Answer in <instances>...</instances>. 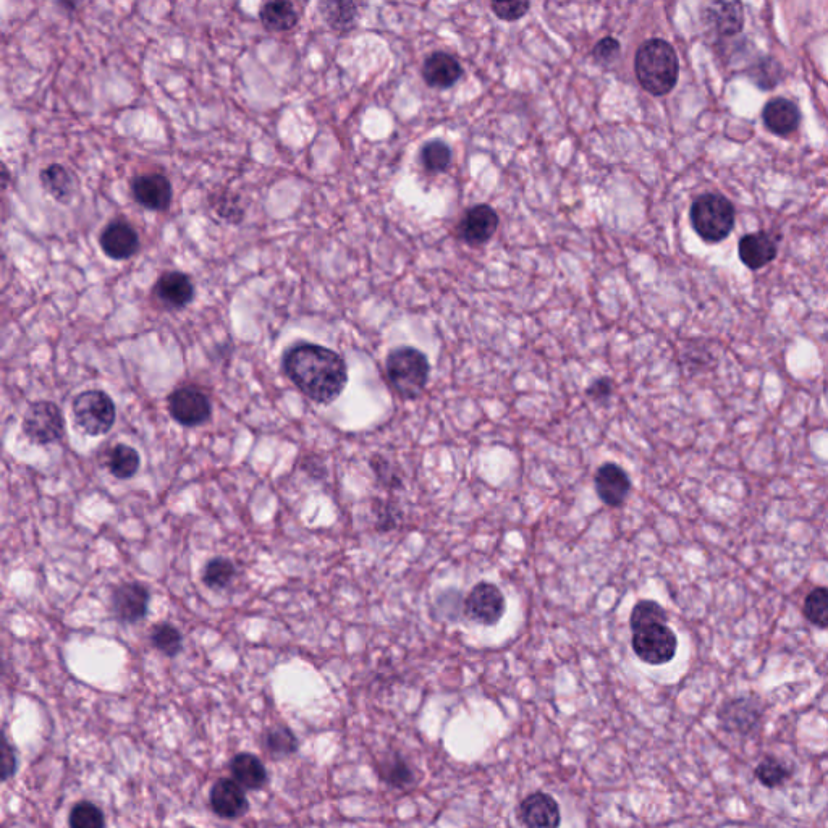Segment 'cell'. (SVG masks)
Masks as SVG:
<instances>
[{"mask_svg":"<svg viewBox=\"0 0 828 828\" xmlns=\"http://www.w3.org/2000/svg\"><path fill=\"white\" fill-rule=\"evenodd\" d=\"M288 379L317 403H332L347 387L348 369L342 356L314 343H296L284 356Z\"/></svg>","mask_w":828,"mask_h":828,"instance_id":"6da1fadb","label":"cell"},{"mask_svg":"<svg viewBox=\"0 0 828 828\" xmlns=\"http://www.w3.org/2000/svg\"><path fill=\"white\" fill-rule=\"evenodd\" d=\"M634 72L647 93L665 96L675 88L680 72L675 49L664 39H649L636 52Z\"/></svg>","mask_w":828,"mask_h":828,"instance_id":"7a4b0ae2","label":"cell"},{"mask_svg":"<svg viewBox=\"0 0 828 828\" xmlns=\"http://www.w3.org/2000/svg\"><path fill=\"white\" fill-rule=\"evenodd\" d=\"M387 377L395 392L403 398H418L429 379V361L416 348L400 347L387 356Z\"/></svg>","mask_w":828,"mask_h":828,"instance_id":"3957f363","label":"cell"},{"mask_svg":"<svg viewBox=\"0 0 828 828\" xmlns=\"http://www.w3.org/2000/svg\"><path fill=\"white\" fill-rule=\"evenodd\" d=\"M691 224L702 240L719 243L733 230L735 207L720 195L699 196L691 207Z\"/></svg>","mask_w":828,"mask_h":828,"instance_id":"277c9868","label":"cell"},{"mask_svg":"<svg viewBox=\"0 0 828 828\" xmlns=\"http://www.w3.org/2000/svg\"><path fill=\"white\" fill-rule=\"evenodd\" d=\"M73 414L78 426L93 437L107 434L115 423L114 402L102 390L80 393L73 400Z\"/></svg>","mask_w":828,"mask_h":828,"instance_id":"5b68a950","label":"cell"},{"mask_svg":"<svg viewBox=\"0 0 828 828\" xmlns=\"http://www.w3.org/2000/svg\"><path fill=\"white\" fill-rule=\"evenodd\" d=\"M633 651L649 665H664L675 657L678 639L667 623L641 626L633 630Z\"/></svg>","mask_w":828,"mask_h":828,"instance_id":"8992f818","label":"cell"},{"mask_svg":"<svg viewBox=\"0 0 828 828\" xmlns=\"http://www.w3.org/2000/svg\"><path fill=\"white\" fill-rule=\"evenodd\" d=\"M64 418L57 405L36 402L26 411L23 432L34 444H54L64 437Z\"/></svg>","mask_w":828,"mask_h":828,"instance_id":"52a82bcc","label":"cell"},{"mask_svg":"<svg viewBox=\"0 0 828 828\" xmlns=\"http://www.w3.org/2000/svg\"><path fill=\"white\" fill-rule=\"evenodd\" d=\"M505 609L507 604L503 592L492 583L476 584L465 600L466 615L479 625H497Z\"/></svg>","mask_w":828,"mask_h":828,"instance_id":"ba28073f","label":"cell"},{"mask_svg":"<svg viewBox=\"0 0 828 828\" xmlns=\"http://www.w3.org/2000/svg\"><path fill=\"white\" fill-rule=\"evenodd\" d=\"M169 410L178 424L201 426L211 418V402L196 387H180L169 398Z\"/></svg>","mask_w":828,"mask_h":828,"instance_id":"9c48e42d","label":"cell"},{"mask_svg":"<svg viewBox=\"0 0 828 828\" xmlns=\"http://www.w3.org/2000/svg\"><path fill=\"white\" fill-rule=\"evenodd\" d=\"M499 227L497 212L487 204L471 207L461 219L458 235L471 246H481L494 237Z\"/></svg>","mask_w":828,"mask_h":828,"instance_id":"30bf717a","label":"cell"},{"mask_svg":"<svg viewBox=\"0 0 828 828\" xmlns=\"http://www.w3.org/2000/svg\"><path fill=\"white\" fill-rule=\"evenodd\" d=\"M136 203L149 211H167L172 203V185L162 174H146L131 182Z\"/></svg>","mask_w":828,"mask_h":828,"instance_id":"8fae6325","label":"cell"},{"mask_svg":"<svg viewBox=\"0 0 828 828\" xmlns=\"http://www.w3.org/2000/svg\"><path fill=\"white\" fill-rule=\"evenodd\" d=\"M762 719V706L756 699L740 698L723 704L719 712L722 727L731 733L748 735Z\"/></svg>","mask_w":828,"mask_h":828,"instance_id":"7c38bea8","label":"cell"},{"mask_svg":"<svg viewBox=\"0 0 828 828\" xmlns=\"http://www.w3.org/2000/svg\"><path fill=\"white\" fill-rule=\"evenodd\" d=\"M596 492L599 499L609 507H621L631 492L630 476L615 463H605L597 469Z\"/></svg>","mask_w":828,"mask_h":828,"instance_id":"4fadbf2b","label":"cell"},{"mask_svg":"<svg viewBox=\"0 0 828 828\" xmlns=\"http://www.w3.org/2000/svg\"><path fill=\"white\" fill-rule=\"evenodd\" d=\"M149 591L141 583H125L112 594L115 617L123 623H136L148 612Z\"/></svg>","mask_w":828,"mask_h":828,"instance_id":"5bb4252c","label":"cell"},{"mask_svg":"<svg viewBox=\"0 0 828 828\" xmlns=\"http://www.w3.org/2000/svg\"><path fill=\"white\" fill-rule=\"evenodd\" d=\"M101 248L110 259L125 261L140 250V237L136 230L123 220L110 222L101 233Z\"/></svg>","mask_w":828,"mask_h":828,"instance_id":"9a60e30c","label":"cell"},{"mask_svg":"<svg viewBox=\"0 0 828 828\" xmlns=\"http://www.w3.org/2000/svg\"><path fill=\"white\" fill-rule=\"evenodd\" d=\"M520 817L526 828H558L562 822L557 801L545 793H534L524 799Z\"/></svg>","mask_w":828,"mask_h":828,"instance_id":"2e32d148","label":"cell"},{"mask_svg":"<svg viewBox=\"0 0 828 828\" xmlns=\"http://www.w3.org/2000/svg\"><path fill=\"white\" fill-rule=\"evenodd\" d=\"M211 806L217 816L238 819L248 811V799L238 783L220 778L211 790Z\"/></svg>","mask_w":828,"mask_h":828,"instance_id":"e0dca14e","label":"cell"},{"mask_svg":"<svg viewBox=\"0 0 828 828\" xmlns=\"http://www.w3.org/2000/svg\"><path fill=\"white\" fill-rule=\"evenodd\" d=\"M157 300L169 308H185L195 298V287L188 275L183 272H167L157 280L154 287Z\"/></svg>","mask_w":828,"mask_h":828,"instance_id":"ac0fdd59","label":"cell"},{"mask_svg":"<svg viewBox=\"0 0 828 828\" xmlns=\"http://www.w3.org/2000/svg\"><path fill=\"white\" fill-rule=\"evenodd\" d=\"M463 75V68L453 55L434 52L423 65V78L431 88L447 89L457 85Z\"/></svg>","mask_w":828,"mask_h":828,"instance_id":"d6986e66","label":"cell"},{"mask_svg":"<svg viewBox=\"0 0 828 828\" xmlns=\"http://www.w3.org/2000/svg\"><path fill=\"white\" fill-rule=\"evenodd\" d=\"M765 127L775 135H790L801 122V112L795 102L785 98L772 99L762 112Z\"/></svg>","mask_w":828,"mask_h":828,"instance_id":"ffe728a7","label":"cell"},{"mask_svg":"<svg viewBox=\"0 0 828 828\" xmlns=\"http://www.w3.org/2000/svg\"><path fill=\"white\" fill-rule=\"evenodd\" d=\"M777 256V243L767 233H752L740 241V258L749 269H761Z\"/></svg>","mask_w":828,"mask_h":828,"instance_id":"44dd1931","label":"cell"},{"mask_svg":"<svg viewBox=\"0 0 828 828\" xmlns=\"http://www.w3.org/2000/svg\"><path fill=\"white\" fill-rule=\"evenodd\" d=\"M232 774L246 790H261L266 785V767L253 754H238L233 757Z\"/></svg>","mask_w":828,"mask_h":828,"instance_id":"7402d4cb","label":"cell"},{"mask_svg":"<svg viewBox=\"0 0 828 828\" xmlns=\"http://www.w3.org/2000/svg\"><path fill=\"white\" fill-rule=\"evenodd\" d=\"M41 183L44 190L59 203H70L75 196V180L64 165H49L41 172Z\"/></svg>","mask_w":828,"mask_h":828,"instance_id":"603a6c76","label":"cell"},{"mask_svg":"<svg viewBox=\"0 0 828 828\" xmlns=\"http://www.w3.org/2000/svg\"><path fill=\"white\" fill-rule=\"evenodd\" d=\"M259 17L266 30L275 33L293 30L298 25V12L290 2H269L262 7Z\"/></svg>","mask_w":828,"mask_h":828,"instance_id":"cb8c5ba5","label":"cell"},{"mask_svg":"<svg viewBox=\"0 0 828 828\" xmlns=\"http://www.w3.org/2000/svg\"><path fill=\"white\" fill-rule=\"evenodd\" d=\"M109 469L115 478H131L140 469V455L133 447L125 444L117 445L110 453Z\"/></svg>","mask_w":828,"mask_h":828,"instance_id":"d4e9b609","label":"cell"},{"mask_svg":"<svg viewBox=\"0 0 828 828\" xmlns=\"http://www.w3.org/2000/svg\"><path fill=\"white\" fill-rule=\"evenodd\" d=\"M424 169L431 174H442L452 164V149L444 141H429L421 149Z\"/></svg>","mask_w":828,"mask_h":828,"instance_id":"484cf974","label":"cell"},{"mask_svg":"<svg viewBox=\"0 0 828 828\" xmlns=\"http://www.w3.org/2000/svg\"><path fill=\"white\" fill-rule=\"evenodd\" d=\"M668 615L662 605L654 600H641L634 605L631 612V630H638L641 626L654 625V623H667Z\"/></svg>","mask_w":828,"mask_h":828,"instance_id":"4316f807","label":"cell"},{"mask_svg":"<svg viewBox=\"0 0 828 828\" xmlns=\"http://www.w3.org/2000/svg\"><path fill=\"white\" fill-rule=\"evenodd\" d=\"M804 617L812 625L819 628H828V589L816 588L806 597L804 602Z\"/></svg>","mask_w":828,"mask_h":828,"instance_id":"83f0119b","label":"cell"},{"mask_svg":"<svg viewBox=\"0 0 828 828\" xmlns=\"http://www.w3.org/2000/svg\"><path fill=\"white\" fill-rule=\"evenodd\" d=\"M756 777L767 788H778L791 777V770L777 757H767L757 765Z\"/></svg>","mask_w":828,"mask_h":828,"instance_id":"f1b7e54d","label":"cell"},{"mask_svg":"<svg viewBox=\"0 0 828 828\" xmlns=\"http://www.w3.org/2000/svg\"><path fill=\"white\" fill-rule=\"evenodd\" d=\"M70 828H104V814L96 804L81 801L70 812Z\"/></svg>","mask_w":828,"mask_h":828,"instance_id":"f546056e","label":"cell"},{"mask_svg":"<svg viewBox=\"0 0 828 828\" xmlns=\"http://www.w3.org/2000/svg\"><path fill=\"white\" fill-rule=\"evenodd\" d=\"M235 567L227 558H212L204 570V583L211 589H222L232 583Z\"/></svg>","mask_w":828,"mask_h":828,"instance_id":"4dcf8cb0","label":"cell"},{"mask_svg":"<svg viewBox=\"0 0 828 828\" xmlns=\"http://www.w3.org/2000/svg\"><path fill=\"white\" fill-rule=\"evenodd\" d=\"M715 23L720 33L735 34L743 25V12L740 4H719L712 7Z\"/></svg>","mask_w":828,"mask_h":828,"instance_id":"1f68e13d","label":"cell"},{"mask_svg":"<svg viewBox=\"0 0 828 828\" xmlns=\"http://www.w3.org/2000/svg\"><path fill=\"white\" fill-rule=\"evenodd\" d=\"M151 641L157 651L162 654L175 657L178 652L182 651V634L178 633L177 628L172 625H157L151 634Z\"/></svg>","mask_w":828,"mask_h":828,"instance_id":"d6a6232c","label":"cell"},{"mask_svg":"<svg viewBox=\"0 0 828 828\" xmlns=\"http://www.w3.org/2000/svg\"><path fill=\"white\" fill-rule=\"evenodd\" d=\"M322 15L327 18L330 25L340 30V28H351L355 23L356 5L355 4H327L321 5Z\"/></svg>","mask_w":828,"mask_h":828,"instance_id":"836d02e7","label":"cell"},{"mask_svg":"<svg viewBox=\"0 0 828 828\" xmlns=\"http://www.w3.org/2000/svg\"><path fill=\"white\" fill-rule=\"evenodd\" d=\"M266 746L272 754L287 756L293 754L298 748L295 736L287 727H277L269 731L266 736Z\"/></svg>","mask_w":828,"mask_h":828,"instance_id":"e575fe53","label":"cell"},{"mask_svg":"<svg viewBox=\"0 0 828 828\" xmlns=\"http://www.w3.org/2000/svg\"><path fill=\"white\" fill-rule=\"evenodd\" d=\"M531 4L528 2H494L491 4L492 12L495 17H499L503 22H516L523 18L528 13Z\"/></svg>","mask_w":828,"mask_h":828,"instance_id":"d590c367","label":"cell"},{"mask_svg":"<svg viewBox=\"0 0 828 828\" xmlns=\"http://www.w3.org/2000/svg\"><path fill=\"white\" fill-rule=\"evenodd\" d=\"M618 52H620V43H618V39L615 38H604L600 39L599 43L596 44L594 47V51H592V55H594V59L597 62H612L615 57H617Z\"/></svg>","mask_w":828,"mask_h":828,"instance_id":"8d00e7d4","label":"cell"},{"mask_svg":"<svg viewBox=\"0 0 828 828\" xmlns=\"http://www.w3.org/2000/svg\"><path fill=\"white\" fill-rule=\"evenodd\" d=\"M384 778L390 783V785L403 786L408 783V780H410L411 772L410 769L406 767L405 762H390L389 770L384 772Z\"/></svg>","mask_w":828,"mask_h":828,"instance_id":"74e56055","label":"cell"},{"mask_svg":"<svg viewBox=\"0 0 828 828\" xmlns=\"http://www.w3.org/2000/svg\"><path fill=\"white\" fill-rule=\"evenodd\" d=\"M586 393H588V397L591 398V400H594V402H607V400L612 397L613 393L612 381H610V379H597L596 382H592V384L589 385Z\"/></svg>","mask_w":828,"mask_h":828,"instance_id":"f35d334b","label":"cell"},{"mask_svg":"<svg viewBox=\"0 0 828 828\" xmlns=\"http://www.w3.org/2000/svg\"><path fill=\"white\" fill-rule=\"evenodd\" d=\"M15 767H17L15 752H13L9 741H4V780H7V778H10L13 774H15Z\"/></svg>","mask_w":828,"mask_h":828,"instance_id":"ab89813d","label":"cell"}]
</instances>
